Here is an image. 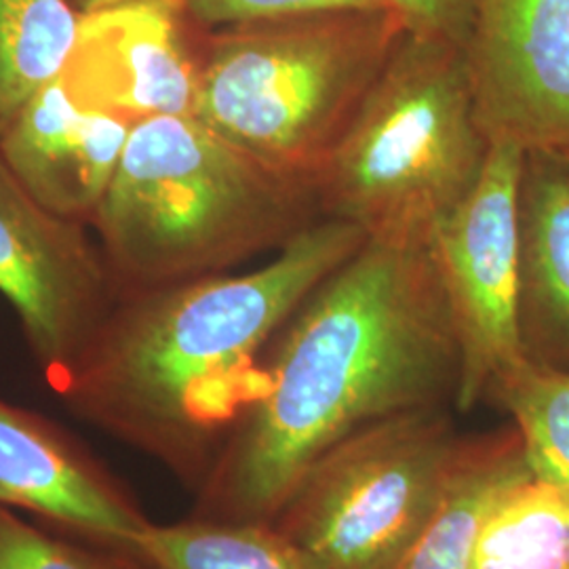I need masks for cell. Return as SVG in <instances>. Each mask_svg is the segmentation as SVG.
<instances>
[{"instance_id": "obj_14", "label": "cell", "mask_w": 569, "mask_h": 569, "mask_svg": "<svg viewBox=\"0 0 569 569\" xmlns=\"http://www.w3.org/2000/svg\"><path fill=\"white\" fill-rule=\"evenodd\" d=\"M531 470L523 437L512 422L462 435L437 509L395 569H475L486 512L502 489Z\"/></svg>"}, {"instance_id": "obj_21", "label": "cell", "mask_w": 569, "mask_h": 569, "mask_svg": "<svg viewBox=\"0 0 569 569\" xmlns=\"http://www.w3.org/2000/svg\"><path fill=\"white\" fill-rule=\"evenodd\" d=\"M479 0H388L409 34L465 47Z\"/></svg>"}, {"instance_id": "obj_19", "label": "cell", "mask_w": 569, "mask_h": 569, "mask_svg": "<svg viewBox=\"0 0 569 569\" xmlns=\"http://www.w3.org/2000/svg\"><path fill=\"white\" fill-rule=\"evenodd\" d=\"M136 559L28 521L0 505V569H133Z\"/></svg>"}, {"instance_id": "obj_11", "label": "cell", "mask_w": 569, "mask_h": 569, "mask_svg": "<svg viewBox=\"0 0 569 569\" xmlns=\"http://www.w3.org/2000/svg\"><path fill=\"white\" fill-rule=\"evenodd\" d=\"M186 0H127L81 13L61 81L91 108L136 122L194 114L199 63L180 28Z\"/></svg>"}, {"instance_id": "obj_6", "label": "cell", "mask_w": 569, "mask_h": 569, "mask_svg": "<svg viewBox=\"0 0 569 569\" xmlns=\"http://www.w3.org/2000/svg\"><path fill=\"white\" fill-rule=\"evenodd\" d=\"M460 439L449 407L361 428L306 468L270 526L319 569H395L437 509Z\"/></svg>"}, {"instance_id": "obj_15", "label": "cell", "mask_w": 569, "mask_h": 569, "mask_svg": "<svg viewBox=\"0 0 569 569\" xmlns=\"http://www.w3.org/2000/svg\"><path fill=\"white\" fill-rule=\"evenodd\" d=\"M129 557L146 569H319L270 523L194 515L176 523L150 521Z\"/></svg>"}, {"instance_id": "obj_10", "label": "cell", "mask_w": 569, "mask_h": 569, "mask_svg": "<svg viewBox=\"0 0 569 569\" xmlns=\"http://www.w3.org/2000/svg\"><path fill=\"white\" fill-rule=\"evenodd\" d=\"M0 505L127 557L150 523L136 493L79 437L2 399Z\"/></svg>"}, {"instance_id": "obj_1", "label": "cell", "mask_w": 569, "mask_h": 569, "mask_svg": "<svg viewBox=\"0 0 569 569\" xmlns=\"http://www.w3.org/2000/svg\"><path fill=\"white\" fill-rule=\"evenodd\" d=\"M268 350L264 388L194 491V517L272 523L327 449L392 416L456 403L462 352L430 237H366Z\"/></svg>"}, {"instance_id": "obj_5", "label": "cell", "mask_w": 569, "mask_h": 569, "mask_svg": "<svg viewBox=\"0 0 569 569\" xmlns=\"http://www.w3.org/2000/svg\"><path fill=\"white\" fill-rule=\"evenodd\" d=\"M312 203L310 183L253 161L194 114H164L131 124L98 213L129 272L167 279L287 241L310 224Z\"/></svg>"}, {"instance_id": "obj_20", "label": "cell", "mask_w": 569, "mask_h": 569, "mask_svg": "<svg viewBox=\"0 0 569 569\" xmlns=\"http://www.w3.org/2000/svg\"><path fill=\"white\" fill-rule=\"evenodd\" d=\"M388 9V0H186L183 11L201 26H243L340 11Z\"/></svg>"}, {"instance_id": "obj_17", "label": "cell", "mask_w": 569, "mask_h": 569, "mask_svg": "<svg viewBox=\"0 0 569 569\" xmlns=\"http://www.w3.org/2000/svg\"><path fill=\"white\" fill-rule=\"evenodd\" d=\"M79 26L68 0H0V133L63 74Z\"/></svg>"}, {"instance_id": "obj_22", "label": "cell", "mask_w": 569, "mask_h": 569, "mask_svg": "<svg viewBox=\"0 0 569 569\" xmlns=\"http://www.w3.org/2000/svg\"><path fill=\"white\" fill-rule=\"evenodd\" d=\"M81 2L82 13H91V11H98L103 7H112V4H119V2H127V0H79Z\"/></svg>"}, {"instance_id": "obj_8", "label": "cell", "mask_w": 569, "mask_h": 569, "mask_svg": "<svg viewBox=\"0 0 569 569\" xmlns=\"http://www.w3.org/2000/svg\"><path fill=\"white\" fill-rule=\"evenodd\" d=\"M465 56L489 143L569 150V0H479Z\"/></svg>"}, {"instance_id": "obj_4", "label": "cell", "mask_w": 569, "mask_h": 569, "mask_svg": "<svg viewBox=\"0 0 569 569\" xmlns=\"http://www.w3.org/2000/svg\"><path fill=\"white\" fill-rule=\"evenodd\" d=\"M401 34L390 9L230 26L199 66L194 117L253 161L315 188Z\"/></svg>"}, {"instance_id": "obj_2", "label": "cell", "mask_w": 569, "mask_h": 569, "mask_svg": "<svg viewBox=\"0 0 569 569\" xmlns=\"http://www.w3.org/2000/svg\"><path fill=\"white\" fill-rule=\"evenodd\" d=\"M366 232L336 218L300 228L247 274L176 287L103 321L61 380L82 418L201 488L264 388L266 350Z\"/></svg>"}, {"instance_id": "obj_7", "label": "cell", "mask_w": 569, "mask_h": 569, "mask_svg": "<svg viewBox=\"0 0 569 569\" xmlns=\"http://www.w3.org/2000/svg\"><path fill=\"white\" fill-rule=\"evenodd\" d=\"M523 148L489 143L477 183L432 230L430 247L462 352L453 407L470 411L491 380L523 359L517 298V186Z\"/></svg>"}, {"instance_id": "obj_13", "label": "cell", "mask_w": 569, "mask_h": 569, "mask_svg": "<svg viewBox=\"0 0 569 569\" xmlns=\"http://www.w3.org/2000/svg\"><path fill=\"white\" fill-rule=\"evenodd\" d=\"M517 244L523 357L569 371V150H523Z\"/></svg>"}, {"instance_id": "obj_12", "label": "cell", "mask_w": 569, "mask_h": 569, "mask_svg": "<svg viewBox=\"0 0 569 569\" xmlns=\"http://www.w3.org/2000/svg\"><path fill=\"white\" fill-rule=\"evenodd\" d=\"M133 122L79 102L56 79L0 133V159L53 216L98 211Z\"/></svg>"}, {"instance_id": "obj_9", "label": "cell", "mask_w": 569, "mask_h": 569, "mask_svg": "<svg viewBox=\"0 0 569 569\" xmlns=\"http://www.w3.org/2000/svg\"><path fill=\"white\" fill-rule=\"evenodd\" d=\"M61 220L0 159V293L20 315L42 369L63 380L103 321L100 274Z\"/></svg>"}, {"instance_id": "obj_16", "label": "cell", "mask_w": 569, "mask_h": 569, "mask_svg": "<svg viewBox=\"0 0 569 569\" xmlns=\"http://www.w3.org/2000/svg\"><path fill=\"white\" fill-rule=\"evenodd\" d=\"M475 569H569V491L531 470L498 493L477 536Z\"/></svg>"}, {"instance_id": "obj_3", "label": "cell", "mask_w": 569, "mask_h": 569, "mask_svg": "<svg viewBox=\"0 0 569 569\" xmlns=\"http://www.w3.org/2000/svg\"><path fill=\"white\" fill-rule=\"evenodd\" d=\"M488 152L465 47L403 30L315 178L317 204L366 237H432Z\"/></svg>"}, {"instance_id": "obj_18", "label": "cell", "mask_w": 569, "mask_h": 569, "mask_svg": "<svg viewBox=\"0 0 569 569\" xmlns=\"http://www.w3.org/2000/svg\"><path fill=\"white\" fill-rule=\"evenodd\" d=\"M483 401L521 432L533 470L569 491V371L523 357L491 380Z\"/></svg>"}, {"instance_id": "obj_23", "label": "cell", "mask_w": 569, "mask_h": 569, "mask_svg": "<svg viewBox=\"0 0 569 569\" xmlns=\"http://www.w3.org/2000/svg\"><path fill=\"white\" fill-rule=\"evenodd\" d=\"M133 569H146V568H143V566H140V563H136V568H133Z\"/></svg>"}]
</instances>
